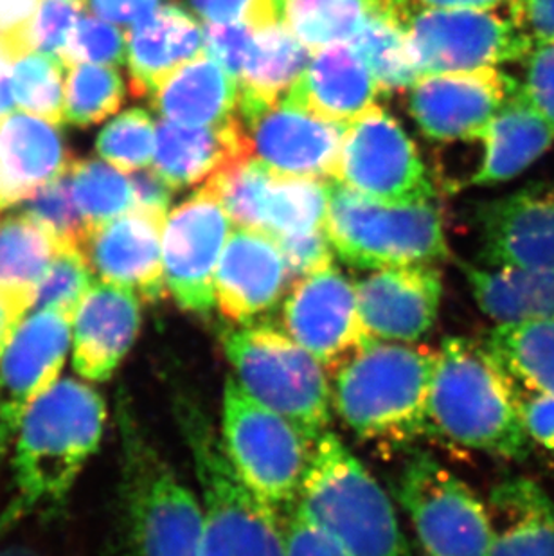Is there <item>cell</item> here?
<instances>
[{
  "label": "cell",
  "mask_w": 554,
  "mask_h": 556,
  "mask_svg": "<svg viewBox=\"0 0 554 556\" xmlns=\"http://www.w3.org/2000/svg\"><path fill=\"white\" fill-rule=\"evenodd\" d=\"M482 342L512 382L554 394V320L501 325Z\"/></svg>",
  "instance_id": "cell-34"
},
{
  "label": "cell",
  "mask_w": 554,
  "mask_h": 556,
  "mask_svg": "<svg viewBox=\"0 0 554 556\" xmlns=\"http://www.w3.org/2000/svg\"><path fill=\"white\" fill-rule=\"evenodd\" d=\"M236 117L251 157L281 177L337 179L348 125L328 122L287 100L240 92Z\"/></svg>",
  "instance_id": "cell-12"
},
{
  "label": "cell",
  "mask_w": 554,
  "mask_h": 556,
  "mask_svg": "<svg viewBox=\"0 0 554 556\" xmlns=\"http://www.w3.org/2000/svg\"><path fill=\"white\" fill-rule=\"evenodd\" d=\"M89 5L103 21L117 26H136L158 10L161 0H89Z\"/></svg>",
  "instance_id": "cell-54"
},
{
  "label": "cell",
  "mask_w": 554,
  "mask_h": 556,
  "mask_svg": "<svg viewBox=\"0 0 554 556\" xmlns=\"http://www.w3.org/2000/svg\"><path fill=\"white\" fill-rule=\"evenodd\" d=\"M225 357L236 382L260 404L290 421L315 443L331 421V386L326 371L287 331L268 323L222 331Z\"/></svg>",
  "instance_id": "cell-7"
},
{
  "label": "cell",
  "mask_w": 554,
  "mask_h": 556,
  "mask_svg": "<svg viewBox=\"0 0 554 556\" xmlns=\"http://www.w3.org/2000/svg\"><path fill=\"white\" fill-rule=\"evenodd\" d=\"M24 202H26L24 210L53 232L60 248L81 251L85 240L89 237L90 227L74 202L68 172L56 179L49 180L48 185L38 188Z\"/></svg>",
  "instance_id": "cell-42"
},
{
  "label": "cell",
  "mask_w": 554,
  "mask_h": 556,
  "mask_svg": "<svg viewBox=\"0 0 554 556\" xmlns=\"http://www.w3.org/2000/svg\"><path fill=\"white\" fill-rule=\"evenodd\" d=\"M96 150L125 174L148 168L155 155V123L152 116L142 109L123 112L100 131Z\"/></svg>",
  "instance_id": "cell-40"
},
{
  "label": "cell",
  "mask_w": 554,
  "mask_h": 556,
  "mask_svg": "<svg viewBox=\"0 0 554 556\" xmlns=\"http://www.w3.org/2000/svg\"><path fill=\"white\" fill-rule=\"evenodd\" d=\"M290 283L287 262L270 235L230 231L215 273V305L232 325L256 323L279 303Z\"/></svg>",
  "instance_id": "cell-21"
},
{
  "label": "cell",
  "mask_w": 554,
  "mask_h": 556,
  "mask_svg": "<svg viewBox=\"0 0 554 556\" xmlns=\"http://www.w3.org/2000/svg\"><path fill=\"white\" fill-rule=\"evenodd\" d=\"M73 163L56 123L24 111L0 117V210L29 199Z\"/></svg>",
  "instance_id": "cell-24"
},
{
  "label": "cell",
  "mask_w": 554,
  "mask_h": 556,
  "mask_svg": "<svg viewBox=\"0 0 554 556\" xmlns=\"http://www.w3.org/2000/svg\"><path fill=\"white\" fill-rule=\"evenodd\" d=\"M119 556H131L130 553H125V555H119Z\"/></svg>",
  "instance_id": "cell-59"
},
{
  "label": "cell",
  "mask_w": 554,
  "mask_h": 556,
  "mask_svg": "<svg viewBox=\"0 0 554 556\" xmlns=\"http://www.w3.org/2000/svg\"><path fill=\"white\" fill-rule=\"evenodd\" d=\"M298 503L348 556H411L391 498L335 432L315 441Z\"/></svg>",
  "instance_id": "cell-5"
},
{
  "label": "cell",
  "mask_w": 554,
  "mask_h": 556,
  "mask_svg": "<svg viewBox=\"0 0 554 556\" xmlns=\"http://www.w3.org/2000/svg\"><path fill=\"white\" fill-rule=\"evenodd\" d=\"M166 122L184 126H221L238 112L240 84L207 54L169 74L150 96Z\"/></svg>",
  "instance_id": "cell-29"
},
{
  "label": "cell",
  "mask_w": 554,
  "mask_h": 556,
  "mask_svg": "<svg viewBox=\"0 0 554 556\" xmlns=\"http://www.w3.org/2000/svg\"><path fill=\"white\" fill-rule=\"evenodd\" d=\"M95 283V273L79 249H58L42 281L38 283L33 309H58L74 319L81 301Z\"/></svg>",
  "instance_id": "cell-41"
},
{
  "label": "cell",
  "mask_w": 554,
  "mask_h": 556,
  "mask_svg": "<svg viewBox=\"0 0 554 556\" xmlns=\"http://www.w3.org/2000/svg\"><path fill=\"white\" fill-rule=\"evenodd\" d=\"M326 235L333 252L351 267L436 265L450 257L440 211L432 200L380 204L330 182Z\"/></svg>",
  "instance_id": "cell-8"
},
{
  "label": "cell",
  "mask_w": 554,
  "mask_h": 556,
  "mask_svg": "<svg viewBox=\"0 0 554 556\" xmlns=\"http://www.w3.org/2000/svg\"><path fill=\"white\" fill-rule=\"evenodd\" d=\"M474 215L488 268H554V185L524 186Z\"/></svg>",
  "instance_id": "cell-18"
},
{
  "label": "cell",
  "mask_w": 554,
  "mask_h": 556,
  "mask_svg": "<svg viewBox=\"0 0 554 556\" xmlns=\"http://www.w3.org/2000/svg\"><path fill=\"white\" fill-rule=\"evenodd\" d=\"M416 10V0H287L285 22L314 53L350 42L369 15L391 16L407 26Z\"/></svg>",
  "instance_id": "cell-32"
},
{
  "label": "cell",
  "mask_w": 554,
  "mask_h": 556,
  "mask_svg": "<svg viewBox=\"0 0 554 556\" xmlns=\"http://www.w3.org/2000/svg\"><path fill=\"white\" fill-rule=\"evenodd\" d=\"M477 306L501 325L554 320V268H481L459 262Z\"/></svg>",
  "instance_id": "cell-31"
},
{
  "label": "cell",
  "mask_w": 554,
  "mask_h": 556,
  "mask_svg": "<svg viewBox=\"0 0 554 556\" xmlns=\"http://www.w3.org/2000/svg\"><path fill=\"white\" fill-rule=\"evenodd\" d=\"M175 416L202 497V556H285L279 514L236 473L221 432L202 405L188 394H178Z\"/></svg>",
  "instance_id": "cell-4"
},
{
  "label": "cell",
  "mask_w": 554,
  "mask_h": 556,
  "mask_svg": "<svg viewBox=\"0 0 554 556\" xmlns=\"http://www.w3.org/2000/svg\"><path fill=\"white\" fill-rule=\"evenodd\" d=\"M330 182L274 174L263 202L262 232L277 238L325 231Z\"/></svg>",
  "instance_id": "cell-35"
},
{
  "label": "cell",
  "mask_w": 554,
  "mask_h": 556,
  "mask_svg": "<svg viewBox=\"0 0 554 556\" xmlns=\"http://www.w3.org/2000/svg\"><path fill=\"white\" fill-rule=\"evenodd\" d=\"M282 326L333 372L373 341L362 323L355 285L333 265L293 283L282 306Z\"/></svg>",
  "instance_id": "cell-16"
},
{
  "label": "cell",
  "mask_w": 554,
  "mask_h": 556,
  "mask_svg": "<svg viewBox=\"0 0 554 556\" xmlns=\"http://www.w3.org/2000/svg\"><path fill=\"white\" fill-rule=\"evenodd\" d=\"M81 2H85V0H81Z\"/></svg>",
  "instance_id": "cell-60"
},
{
  "label": "cell",
  "mask_w": 554,
  "mask_h": 556,
  "mask_svg": "<svg viewBox=\"0 0 554 556\" xmlns=\"http://www.w3.org/2000/svg\"><path fill=\"white\" fill-rule=\"evenodd\" d=\"M166 211L134 207L125 215L92 227L84 252L101 281L130 289L139 300L159 303L166 294L163 232Z\"/></svg>",
  "instance_id": "cell-19"
},
{
  "label": "cell",
  "mask_w": 554,
  "mask_h": 556,
  "mask_svg": "<svg viewBox=\"0 0 554 556\" xmlns=\"http://www.w3.org/2000/svg\"><path fill=\"white\" fill-rule=\"evenodd\" d=\"M13 106H15V98L11 89V62L0 56V117L11 114Z\"/></svg>",
  "instance_id": "cell-56"
},
{
  "label": "cell",
  "mask_w": 554,
  "mask_h": 556,
  "mask_svg": "<svg viewBox=\"0 0 554 556\" xmlns=\"http://www.w3.org/2000/svg\"><path fill=\"white\" fill-rule=\"evenodd\" d=\"M477 141L484 144V157L470 185H501L517 179L553 147L554 125L524 98L520 87Z\"/></svg>",
  "instance_id": "cell-27"
},
{
  "label": "cell",
  "mask_w": 554,
  "mask_h": 556,
  "mask_svg": "<svg viewBox=\"0 0 554 556\" xmlns=\"http://www.w3.org/2000/svg\"><path fill=\"white\" fill-rule=\"evenodd\" d=\"M383 94L413 89L419 76L408 48L407 26L391 16L369 15L350 40Z\"/></svg>",
  "instance_id": "cell-36"
},
{
  "label": "cell",
  "mask_w": 554,
  "mask_h": 556,
  "mask_svg": "<svg viewBox=\"0 0 554 556\" xmlns=\"http://www.w3.org/2000/svg\"><path fill=\"white\" fill-rule=\"evenodd\" d=\"M230 224L221 200L205 186L166 216L164 281L184 312L207 317L215 306V273Z\"/></svg>",
  "instance_id": "cell-14"
},
{
  "label": "cell",
  "mask_w": 554,
  "mask_h": 556,
  "mask_svg": "<svg viewBox=\"0 0 554 556\" xmlns=\"http://www.w3.org/2000/svg\"><path fill=\"white\" fill-rule=\"evenodd\" d=\"M382 94L361 54L350 42H339L312 53L303 74L282 100L328 122L350 125L377 105Z\"/></svg>",
  "instance_id": "cell-23"
},
{
  "label": "cell",
  "mask_w": 554,
  "mask_h": 556,
  "mask_svg": "<svg viewBox=\"0 0 554 556\" xmlns=\"http://www.w3.org/2000/svg\"><path fill=\"white\" fill-rule=\"evenodd\" d=\"M520 87L518 79L499 67L432 74L411 89L408 111L432 141H477Z\"/></svg>",
  "instance_id": "cell-17"
},
{
  "label": "cell",
  "mask_w": 554,
  "mask_h": 556,
  "mask_svg": "<svg viewBox=\"0 0 554 556\" xmlns=\"http://www.w3.org/2000/svg\"><path fill=\"white\" fill-rule=\"evenodd\" d=\"M131 189H134V207L142 210L166 211L172 202L173 188L155 169H137L131 172Z\"/></svg>",
  "instance_id": "cell-53"
},
{
  "label": "cell",
  "mask_w": 554,
  "mask_h": 556,
  "mask_svg": "<svg viewBox=\"0 0 554 556\" xmlns=\"http://www.w3.org/2000/svg\"><path fill=\"white\" fill-rule=\"evenodd\" d=\"M125 81L112 65L76 63L65 81L63 123L92 126L105 122L125 103Z\"/></svg>",
  "instance_id": "cell-38"
},
{
  "label": "cell",
  "mask_w": 554,
  "mask_h": 556,
  "mask_svg": "<svg viewBox=\"0 0 554 556\" xmlns=\"http://www.w3.org/2000/svg\"><path fill=\"white\" fill-rule=\"evenodd\" d=\"M274 240L281 249L288 276L293 283L333 265L335 252L326 229L293 237H277Z\"/></svg>",
  "instance_id": "cell-46"
},
{
  "label": "cell",
  "mask_w": 554,
  "mask_h": 556,
  "mask_svg": "<svg viewBox=\"0 0 554 556\" xmlns=\"http://www.w3.org/2000/svg\"><path fill=\"white\" fill-rule=\"evenodd\" d=\"M123 503L131 556H202L204 511L123 402Z\"/></svg>",
  "instance_id": "cell-6"
},
{
  "label": "cell",
  "mask_w": 554,
  "mask_h": 556,
  "mask_svg": "<svg viewBox=\"0 0 554 556\" xmlns=\"http://www.w3.org/2000/svg\"><path fill=\"white\" fill-rule=\"evenodd\" d=\"M139 331V295L95 279L73 319L74 369L89 382H106L130 353Z\"/></svg>",
  "instance_id": "cell-22"
},
{
  "label": "cell",
  "mask_w": 554,
  "mask_h": 556,
  "mask_svg": "<svg viewBox=\"0 0 554 556\" xmlns=\"http://www.w3.org/2000/svg\"><path fill=\"white\" fill-rule=\"evenodd\" d=\"M407 38L419 76L501 67L528 59L534 46L512 18L493 10H416Z\"/></svg>",
  "instance_id": "cell-11"
},
{
  "label": "cell",
  "mask_w": 554,
  "mask_h": 556,
  "mask_svg": "<svg viewBox=\"0 0 554 556\" xmlns=\"http://www.w3.org/2000/svg\"><path fill=\"white\" fill-rule=\"evenodd\" d=\"M432 10H495L504 0H416Z\"/></svg>",
  "instance_id": "cell-55"
},
{
  "label": "cell",
  "mask_w": 554,
  "mask_h": 556,
  "mask_svg": "<svg viewBox=\"0 0 554 556\" xmlns=\"http://www.w3.org/2000/svg\"><path fill=\"white\" fill-rule=\"evenodd\" d=\"M256 27L249 24H207L204 27V49L230 76L240 79L251 51Z\"/></svg>",
  "instance_id": "cell-48"
},
{
  "label": "cell",
  "mask_w": 554,
  "mask_h": 556,
  "mask_svg": "<svg viewBox=\"0 0 554 556\" xmlns=\"http://www.w3.org/2000/svg\"><path fill=\"white\" fill-rule=\"evenodd\" d=\"M73 344V319L58 309H32L0 357V459L10 452L22 418L60 380Z\"/></svg>",
  "instance_id": "cell-15"
},
{
  "label": "cell",
  "mask_w": 554,
  "mask_h": 556,
  "mask_svg": "<svg viewBox=\"0 0 554 556\" xmlns=\"http://www.w3.org/2000/svg\"><path fill=\"white\" fill-rule=\"evenodd\" d=\"M429 434L471 451L522 462L531 441L512 382L484 342L446 337L429 396Z\"/></svg>",
  "instance_id": "cell-3"
},
{
  "label": "cell",
  "mask_w": 554,
  "mask_h": 556,
  "mask_svg": "<svg viewBox=\"0 0 554 556\" xmlns=\"http://www.w3.org/2000/svg\"><path fill=\"white\" fill-rule=\"evenodd\" d=\"M335 180L380 204L427 202L436 194L418 148L378 105L348 125Z\"/></svg>",
  "instance_id": "cell-13"
},
{
  "label": "cell",
  "mask_w": 554,
  "mask_h": 556,
  "mask_svg": "<svg viewBox=\"0 0 554 556\" xmlns=\"http://www.w3.org/2000/svg\"><path fill=\"white\" fill-rule=\"evenodd\" d=\"M221 435L236 473L257 497L277 514L298 504L314 443L252 399L235 377L225 380Z\"/></svg>",
  "instance_id": "cell-9"
},
{
  "label": "cell",
  "mask_w": 554,
  "mask_h": 556,
  "mask_svg": "<svg viewBox=\"0 0 554 556\" xmlns=\"http://www.w3.org/2000/svg\"><path fill=\"white\" fill-rule=\"evenodd\" d=\"M105 400L89 383L58 380L22 418L13 454V495L0 531L60 508L105 431Z\"/></svg>",
  "instance_id": "cell-1"
},
{
  "label": "cell",
  "mask_w": 554,
  "mask_h": 556,
  "mask_svg": "<svg viewBox=\"0 0 554 556\" xmlns=\"http://www.w3.org/2000/svg\"><path fill=\"white\" fill-rule=\"evenodd\" d=\"M40 0H0V56L15 62L32 49L33 18Z\"/></svg>",
  "instance_id": "cell-49"
},
{
  "label": "cell",
  "mask_w": 554,
  "mask_h": 556,
  "mask_svg": "<svg viewBox=\"0 0 554 556\" xmlns=\"http://www.w3.org/2000/svg\"><path fill=\"white\" fill-rule=\"evenodd\" d=\"M490 556H554V501L528 478L504 479L488 498Z\"/></svg>",
  "instance_id": "cell-28"
},
{
  "label": "cell",
  "mask_w": 554,
  "mask_h": 556,
  "mask_svg": "<svg viewBox=\"0 0 554 556\" xmlns=\"http://www.w3.org/2000/svg\"><path fill=\"white\" fill-rule=\"evenodd\" d=\"M74 202L90 229L134 210V189L125 172L96 159L74 161L68 169Z\"/></svg>",
  "instance_id": "cell-37"
},
{
  "label": "cell",
  "mask_w": 554,
  "mask_h": 556,
  "mask_svg": "<svg viewBox=\"0 0 554 556\" xmlns=\"http://www.w3.org/2000/svg\"><path fill=\"white\" fill-rule=\"evenodd\" d=\"M84 5L81 0H42L33 18L32 49L62 59Z\"/></svg>",
  "instance_id": "cell-44"
},
{
  "label": "cell",
  "mask_w": 554,
  "mask_h": 556,
  "mask_svg": "<svg viewBox=\"0 0 554 556\" xmlns=\"http://www.w3.org/2000/svg\"><path fill=\"white\" fill-rule=\"evenodd\" d=\"M522 94L554 125V43H542L526 59Z\"/></svg>",
  "instance_id": "cell-51"
},
{
  "label": "cell",
  "mask_w": 554,
  "mask_h": 556,
  "mask_svg": "<svg viewBox=\"0 0 554 556\" xmlns=\"http://www.w3.org/2000/svg\"><path fill=\"white\" fill-rule=\"evenodd\" d=\"M287 515L282 522L285 556H348L301 504L288 509Z\"/></svg>",
  "instance_id": "cell-47"
},
{
  "label": "cell",
  "mask_w": 554,
  "mask_h": 556,
  "mask_svg": "<svg viewBox=\"0 0 554 556\" xmlns=\"http://www.w3.org/2000/svg\"><path fill=\"white\" fill-rule=\"evenodd\" d=\"M312 59L287 22H270L254 29L251 51L241 71L240 92L276 101L292 89Z\"/></svg>",
  "instance_id": "cell-33"
},
{
  "label": "cell",
  "mask_w": 554,
  "mask_h": 556,
  "mask_svg": "<svg viewBox=\"0 0 554 556\" xmlns=\"http://www.w3.org/2000/svg\"><path fill=\"white\" fill-rule=\"evenodd\" d=\"M126 59V38L119 27L95 15L79 16L62 60L67 67L76 63L119 65Z\"/></svg>",
  "instance_id": "cell-43"
},
{
  "label": "cell",
  "mask_w": 554,
  "mask_h": 556,
  "mask_svg": "<svg viewBox=\"0 0 554 556\" xmlns=\"http://www.w3.org/2000/svg\"><path fill=\"white\" fill-rule=\"evenodd\" d=\"M287 0H189L205 24H249L265 26L285 21Z\"/></svg>",
  "instance_id": "cell-45"
},
{
  "label": "cell",
  "mask_w": 554,
  "mask_h": 556,
  "mask_svg": "<svg viewBox=\"0 0 554 556\" xmlns=\"http://www.w3.org/2000/svg\"><path fill=\"white\" fill-rule=\"evenodd\" d=\"M252 159L238 117L221 126L155 125L153 169L173 189L202 185L229 164Z\"/></svg>",
  "instance_id": "cell-25"
},
{
  "label": "cell",
  "mask_w": 554,
  "mask_h": 556,
  "mask_svg": "<svg viewBox=\"0 0 554 556\" xmlns=\"http://www.w3.org/2000/svg\"><path fill=\"white\" fill-rule=\"evenodd\" d=\"M65 62L43 51H29L11 63V89L16 105L33 116L63 123Z\"/></svg>",
  "instance_id": "cell-39"
},
{
  "label": "cell",
  "mask_w": 554,
  "mask_h": 556,
  "mask_svg": "<svg viewBox=\"0 0 554 556\" xmlns=\"http://www.w3.org/2000/svg\"><path fill=\"white\" fill-rule=\"evenodd\" d=\"M394 494L427 556H490L488 504L429 452L407 457Z\"/></svg>",
  "instance_id": "cell-10"
},
{
  "label": "cell",
  "mask_w": 554,
  "mask_h": 556,
  "mask_svg": "<svg viewBox=\"0 0 554 556\" xmlns=\"http://www.w3.org/2000/svg\"><path fill=\"white\" fill-rule=\"evenodd\" d=\"M512 388L529 441L554 454V394L522 388L515 382H512Z\"/></svg>",
  "instance_id": "cell-50"
},
{
  "label": "cell",
  "mask_w": 554,
  "mask_h": 556,
  "mask_svg": "<svg viewBox=\"0 0 554 556\" xmlns=\"http://www.w3.org/2000/svg\"><path fill=\"white\" fill-rule=\"evenodd\" d=\"M438 350L373 339L335 371L331 402L361 440L408 445L429 435V396Z\"/></svg>",
  "instance_id": "cell-2"
},
{
  "label": "cell",
  "mask_w": 554,
  "mask_h": 556,
  "mask_svg": "<svg viewBox=\"0 0 554 556\" xmlns=\"http://www.w3.org/2000/svg\"><path fill=\"white\" fill-rule=\"evenodd\" d=\"M0 556H42V555H38L37 552H33V549H29V547L15 546V547H8V549H2V552H0Z\"/></svg>",
  "instance_id": "cell-58"
},
{
  "label": "cell",
  "mask_w": 554,
  "mask_h": 556,
  "mask_svg": "<svg viewBox=\"0 0 554 556\" xmlns=\"http://www.w3.org/2000/svg\"><path fill=\"white\" fill-rule=\"evenodd\" d=\"M355 287L362 323L377 341L418 342L440 314L443 278L435 265L380 268Z\"/></svg>",
  "instance_id": "cell-20"
},
{
  "label": "cell",
  "mask_w": 554,
  "mask_h": 556,
  "mask_svg": "<svg viewBox=\"0 0 554 556\" xmlns=\"http://www.w3.org/2000/svg\"><path fill=\"white\" fill-rule=\"evenodd\" d=\"M202 49L204 31L199 22L177 5H159L128 33L131 92L152 96L169 74L200 56Z\"/></svg>",
  "instance_id": "cell-26"
},
{
  "label": "cell",
  "mask_w": 554,
  "mask_h": 556,
  "mask_svg": "<svg viewBox=\"0 0 554 556\" xmlns=\"http://www.w3.org/2000/svg\"><path fill=\"white\" fill-rule=\"evenodd\" d=\"M58 249L53 232L26 210L0 218V301L16 326L32 312Z\"/></svg>",
  "instance_id": "cell-30"
},
{
  "label": "cell",
  "mask_w": 554,
  "mask_h": 556,
  "mask_svg": "<svg viewBox=\"0 0 554 556\" xmlns=\"http://www.w3.org/2000/svg\"><path fill=\"white\" fill-rule=\"evenodd\" d=\"M513 24L533 42L554 43V0H507Z\"/></svg>",
  "instance_id": "cell-52"
},
{
  "label": "cell",
  "mask_w": 554,
  "mask_h": 556,
  "mask_svg": "<svg viewBox=\"0 0 554 556\" xmlns=\"http://www.w3.org/2000/svg\"><path fill=\"white\" fill-rule=\"evenodd\" d=\"M15 330V323L11 320L8 309H5V306L2 305V301H0V357H2L5 344H8V341H10L11 336H13V331Z\"/></svg>",
  "instance_id": "cell-57"
}]
</instances>
